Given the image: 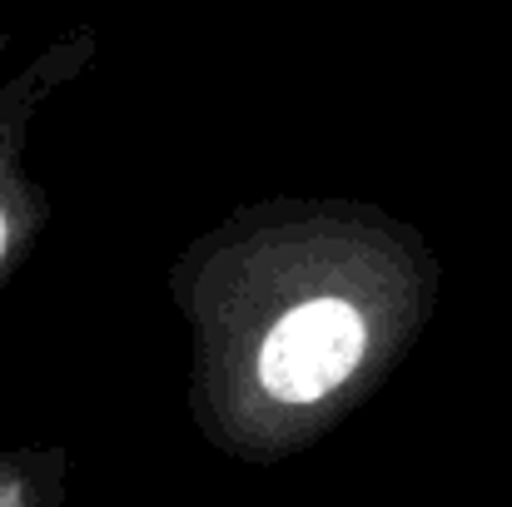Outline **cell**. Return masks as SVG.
I'll list each match as a JSON object with an SVG mask.
<instances>
[{"label":"cell","instance_id":"obj_2","mask_svg":"<svg viewBox=\"0 0 512 507\" xmlns=\"http://www.w3.org/2000/svg\"><path fill=\"white\" fill-rule=\"evenodd\" d=\"M5 249H10V219H5V209H0V259H5Z\"/></svg>","mask_w":512,"mask_h":507},{"label":"cell","instance_id":"obj_1","mask_svg":"<svg viewBox=\"0 0 512 507\" xmlns=\"http://www.w3.org/2000/svg\"><path fill=\"white\" fill-rule=\"evenodd\" d=\"M368 348V324L348 299L294 304L259 348V383L279 403H314L334 393Z\"/></svg>","mask_w":512,"mask_h":507}]
</instances>
